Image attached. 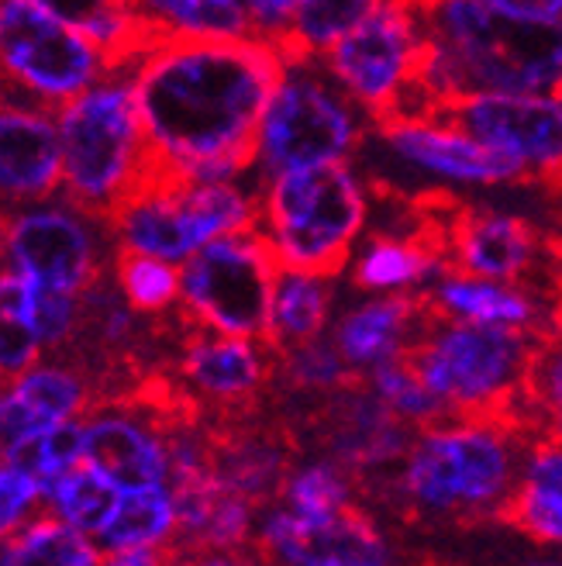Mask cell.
<instances>
[{
  "mask_svg": "<svg viewBox=\"0 0 562 566\" xmlns=\"http://www.w3.org/2000/svg\"><path fill=\"white\" fill-rule=\"evenodd\" d=\"M263 35H170L135 63L131 94L159 180H232L259 159L263 118L287 76Z\"/></svg>",
  "mask_w": 562,
  "mask_h": 566,
  "instance_id": "1",
  "label": "cell"
},
{
  "mask_svg": "<svg viewBox=\"0 0 562 566\" xmlns=\"http://www.w3.org/2000/svg\"><path fill=\"white\" fill-rule=\"evenodd\" d=\"M425 63L393 122H425L456 94H542L562 83V21L508 14L487 0H414Z\"/></svg>",
  "mask_w": 562,
  "mask_h": 566,
  "instance_id": "2",
  "label": "cell"
},
{
  "mask_svg": "<svg viewBox=\"0 0 562 566\" xmlns=\"http://www.w3.org/2000/svg\"><path fill=\"white\" fill-rule=\"evenodd\" d=\"M528 436L515 424L453 418L421 429L397 473V491L407 515L473 525L497 518L500 504L521 484Z\"/></svg>",
  "mask_w": 562,
  "mask_h": 566,
  "instance_id": "3",
  "label": "cell"
},
{
  "mask_svg": "<svg viewBox=\"0 0 562 566\" xmlns=\"http://www.w3.org/2000/svg\"><path fill=\"white\" fill-rule=\"evenodd\" d=\"M539 335L542 332L456 322L432 304L425 328L401 359L456 418L503 421L545 439L524 408V374Z\"/></svg>",
  "mask_w": 562,
  "mask_h": 566,
  "instance_id": "4",
  "label": "cell"
},
{
  "mask_svg": "<svg viewBox=\"0 0 562 566\" xmlns=\"http://www.w3.org/2000/svg\"><path fill=\"white\" fill-rule=\"evenodd\" d=\"M66 205L107 224L142 187L149 149L131 83H94L60 107Z\"/></svg>",
  "mask_w": 562,
  "mask_h": 566,
  "instance_id": "5",
  "label": "cell"
},
{
  "mask_svg": "<svg viewBox=\"0 0 562 566\" xmlns=\"http://www.w3.org/2000/svg\"><path fill=\"white\" fill-rule=\"evenodd\" d=\"M367 224V193L346 163L290 169L269 180L259 205V232L279 270L335 280Z\"/></svg>",
  "mask_w": 562,
  "mask_h": 566,
  "instance_id": "6",
  "label": "cell"
},
{
  "mask_svg": "<svg viewBox=\"0 0 562 566\" xmlns=\"http://www.w3.org/2000/svg\"><path fill=\"white\" fill-rule=\"evenodd\" d=\"M104 229L121 249L180 263L221 235L259 229V205L232 180H159L138 187Z\"/></svg>",
  "mask_w": 562,
  "mask_h": 566,
  "instance_id": "7",
  "label": "cell"
},
{
  "mask_svg": "<svg viewBox=\"0 0 562 566\" xmlns=\"http://www.w3.org/2000/svg\"><path fill=\"white\" fill-rule=\"evenodd\" d=\"M276 276V252L259 229L221 235L183 263L180 311L201 328L266 343Z\"/></svg>",
  "mask_w": 562,
  "mask_h": 566,
  "instance_id": "8",
  "label": "cell"
},
{
  "mask_svg": "<svg viewBox=\"0 0 562 566\" xmlns=\"http://www.w3.org/2000/svg\"><path fill=\"white\" fill-rule=\"evenodd\" d=\"M325 63L339 87L367 107L377 125L390 122L425 63L421 14L411 0H383L370 18H362L325 52Z\"/></svg>",
  "mask_w": 562,
  "mask_h": 566,
  "instance_id": "9",
  "label": "cell"
},
{
  "mask_svg": "<svg viewBox=\"0 0 562 566\" xmlns=\"http://www.w3.org/2000/svg\"><path fill=\"white\" fill-rule=\"evenodd\" d=\"M0 73L45 104H70L107 73L100 49L32 0H0Z\"/></svg>",
  "mask_w": 562,
  "mask_h": 566,
  "instance_id": "10",
  "label": "cell"
},
{
  "mask_svg": "<svg viewBox=\"0 0 562 566\" xmlns=\"http://www.w3.org/2000/svg\"><path fill=\"white\" fill-rule=\"evenodd\" d=\"M362 142L352 107L311 73L290 66L269 101L259 135V159L266 177L290 169L346 163Z\"/></svg>",
  "mask_w": 562,
  "mask_h": 566,
  "instance_id": "11",
  "label": "cell"
},
{
  "mask_svg": "<svg viewBox=\"0 0 562 566\" xmlns=\"http://www.w3.org/2000/svg\"><path fill=\"white\" fill-rule=\"evenodd\" d=\"M287 429L290 436H311L331 463L356 476V488L367 476L401 463L417 436L414 424L397 418L377 398L370 380L321 394V405L307 411L300 424H287Z\"/></svg>",
  "mask_w": 562,
  "mask_h": 566,
  "instance_id": "12",
  "label": "cell"
},
{
  "mask_svg": "<svg viewBox=\"0 0 562 566\" xmlns=\"http://www.w3.org/2000/svg\"><path fill=\"white\" fill-rule=\"evenodd\" d=\"M432 125H448L476 142L515 156L545 184L562 174V111L555 101L536 94H456L445 97L432 115Z\"/></svg>",
  "mask_w": 562,
  "mask_h": 566,
  "instance_id": "13",
  "label": "cell"
},
{
  "mask_svg": "<svg viewBox=\"0 0 562 566\" xmlns=\"http://www.w3.org/2000/svg\"><path fill=\"white\" fill-rule=\"evenodd\" d=\"M177 377L211 418L259 415L266 387L276 380V353L256 338H235L193 325L183 311Z\"/></svg>",
  "mask_w": 562,
  "mask_h": 566,
  "instance_id": "14",
  "label": "cell"
},
{
  "mask_svg": "<svg viewBox=\"0 0 562 566\" xmlns=\"http://www.w3.org/2000/svg\"><path fill=\"white\" fill-rule=\"evenodd\" d=\"M248 546L276 566H397L383 532L359 504L325 518H300L273 504Z\"/></svg>",
  "mask_w": 562,
  "mask_h": 566,
  "instance_id": "15",
  "label": "cell"
},
{
  "mask_svg": "<svg viewBox=\"0 0 562 566\" xmlns=\"http://www.w3.org/2000/svg\"><path fill=\"white\" fill-rule=\"evenodd\" d=\"M91 221L94 218L73 214L70 208H32L8 214L0 252L8 256L11 270L32 276L35 283L83 294L104 280L100 245Z\"/></svg>",
  "mask_w": 562,
  "mask_h": 566,
  "instance_id": "16",
  "label": "cell"
},
{
  "mask_svg": "<svg viewBox=\"0 0 562 566\" xmlns=\"http://www.w3.org/2000/svg\"><path fill=\"white\" fill-rule=\"evenodd\" d=\"M297 439L284 421L266 424L248 418H208V463L224 488L245 497L252 507H273L294 473Z\"/></svg>",
  "mask_w": 562,
  "mask_h": 566,
  "instance_id": "17",
  "label": "cell"
},
{
  "mask_svg": "<svg viewBox=\"0 0 562 566\" xmlns=\"http://www.w3.org/2000/svg\"><path fill=\"white\" fill-rule=\"evenodd\" d=\"M386 146L401 159L414 163L417 169L448 180L463 184H521L536 180L531 169L521 166L515 156L497 153L473 135L448 128V125H432V122H383L377 125Z\"/></svg>",
  "mask_w": 562,
  "mask_h": 566,
  "instance_id": "18",
  "label": "cell"
},
{
  "mask_svg": "<svg viewBox=\"0 0 562 566\" xmlns=\"http://www.w3.org/2000/svg\"><path fill=\"white\" fill-rule=\"evenodd\" d=\"M63 187L60 122L45 111L0 104V201H45Z\"/></svg>",
  "mask_w": 562,
  "mask_h": 566,
  "instance_id": "19",
  "label": "cell"
},
{
  "mask_svg": "<svg viewBox=\"0 0 562 566\" xmlns=\"http://www.w3.org/2000/svg\"><path fill=\"white\" fill-rule=\"evenodd\" d=\"M83 460L125 491L162 488V480L170 476L162 436L128 411L91 415L83 424Z\"/></svg>",
  "mask_w": 562,
  "mask_h": 566,
  "instance_id": "20",
  "label": "cell"
},
{
  "mask_svg": "<svg viewBox=\"0 0 562 566\" xmlns=\"http://www.w3.org/2000/svg\"><path fill=\"white\" fill-rule=\"evenodd\" d=\"M428 315H432V301L425 291L377 297L346 311L339 325H335L331 343L346 356L352 370L362 374L386 359H397L417 338V332L425 328Z\"/></svg>",
  "mask_w": 562,
  "mask_h": 566,
  "instance_id": "21",
  "label": "cell"
},
{
  "mask_svg": "<svg viewBox=\"0 0 562 566\" xmlns=\"http://www.w3.org/2000/svg\"><path fill=\"white\" fill-rule=\"evenodd\" d=\"M52 18L87 35L107 63V73L135 66L146 52L162 45L173 32L149 18L135 0H32Z\"/></svg>",
  "mask_w": 562,
  "mask_h": 566,
  "instance_id": "22",
  "label": "cell"
},
{
  "mask_svg": "<svg viewBox=\"0 0 562 566\" xmlns=\"http://www.w3.org/2000/svg\"><path fill=\"white\" fill-rule=\"evenodd\" d=\"M428 301L442 311L445 318L473 322V325H500V328H521L539 332V307L536 297L521 287L463 273H442V280L432 291H425Z\"/></svg>",
  "mask_w": 562,
  "mask_h": 566,
  "instance_id": "23",
  "label": "cell"
},
{
  "mask_svg": "<svg viewBox=\"0 0 562 566\" xmlns=\"http://www.w3.org/2000/svg\"><path fill=\"white\" fill-rule=\"evenodd\" d=\"M331 315V283L325 276L279 270L273 287V311L266 346L279 356L321 338Z\"/></svg>",
  "mask_w": 562,
  "mask_h": 566,
  "instance_id": "24",
  "label": "cell"
},
{
  "mask_svg": "<svg viewBox=\"0 0 562 566\" xmlns=\"http://www.w3.org/2000/svg\"><path fill=\"white\" fill-rule=\"evenodd\" d=\"M380 4L383 0H297L287 28L269 42L279 49L287 66H307Z\"/></svg>",
  "mask_w": 562,
  "mask_h": 566,
  "instance_id": "25",
  "label": "cell"
},
{
  "mask_svg": "<svg viewBox=\"0 0 562 566\" xmlns=\"http://www.w3.org/2000/svg\"><path fill=\"white\" fill-rule=\"evenodd\" d=\"M442 273H445V260L432 239L414 232L404 235L390 232V235H373L367 242L352 270V283L362 291H401Z\"/></svg>",
  "mask_w": 562,
  "mask_h": 566,
  "instance_id": "26",
  "label": "cell"
},
{
  "mask_svg": "<svg viewBox=\"0 0 562 566\" xmlns=\"http://www.w3.org/2000/svg\"><path fill=\"white\" fill-rule=\"evenodd\" d=\"M177 532V504L170 488L125 491L115 515L100 532V553H131L166 546Z\"/></svg>",
  "mask_w": 562,
  "mask_h": 566,
  "instance_id": "27",
  "label": "cell"
},
{
  "mask_svg": "<svg viewBox=\"0 0 562 566\" xmlns=\"http://www.w3.org/2000/svg\"><path fill=\"white\" fill-rule=\"evenodd\" d=\"M42 343L32 328V276L0 270V387L35 370Z\"/></svg>",
  "mask_w": 562,
  "mask_h": 566,
  "instance_id": "28",
  "label": "cell"
},
{
  "mask_svg": "<svg viewBox=\"0 0 562 566\" xmlns=\"http://www.w3.org/2000/svg\"><path fill=\"white\" fill-rule=\"evenodd\" d=\"M100 549L63 518H35L0 546V566H97Z\"/></svg>",
  "mask_w": 562,
  "mask_h": 566,
  "instance_id": "29",
  "label": "cell"
},
{
  "mask_svg": "<svg viewBox=\"0 0 562 566\" xmlns=\"http://www.w3.org/2000/svg\"><path fill=\"white\" fill-rule=\"evenodd\" d=\"M11 390L49 421L91 418L97 411L94 380L83 370H76V366H70V363L35 366V370H28L24 377H18L11 384Z\"/></svg>",
  "mask_w": 562,
  "mask_h": 566,
  "instance_id": "30",
  "label": "cell"
},
{
  "mask_svg": "<svg viewBox=\"0 0 562 566\" xmlns=\"http://www.w3.org/2000/svg\"><path fill=\"white\" fill-rule=\"evenodd\" d=\"M4 460L11 470L32 476L42 497L49 501V494L60 488V480L83 463V424L55 421L32 439L18 442Z\"/></svg>",
  "mask_w": 562,
  "mask_h": 566,
  "instance_id": "31",
  "label": "cell"
},
{
  "mask_svg": "<svg viewBox=\"0 0 562 566\" xmlns=\"http://www.w3.org/2000/svg\"><path fill=\"white\" fill-rule=\"evenodd\" d=\"M149 18L170 28L173 35H214L245 39L259 35L252 14L238 0H135Z\"/></svg>",
  "mask_w": 562,
  "mask_h": 566,
  "instance_id": "32",
  "label": "cell"
},
{
  "mask_svg": "<svg viewBox=\"0 0 562 566\" xmlns=\"http://www.w3.org/2000/svg\"><path fill=\"white\" fill-rule=\"evenodd\" d=\"M115 287L135 315L166 318L180 301V270L146 252L121 249L115 252Z\"/></svg>",
  "mask_w": 562,
  "mask_h": 566,
  "instance_id": "33",
  "label": "cell"
},
{
  "mask_svg": "<svg viewBox=\"0 0 562 566\" xmlns=\"http://www.w3.org/2000/svg\"><path fill=\"white\" fill-rule=\"evenodd\" d=\"M118 488L110 484V480L94 470L87 460H83L76 470H70L60 488L49 494V504L55 507V515H60L66 525H73L76 532H104V525L110 522L118 507Z\"/></svg>",
  "mask_w": 562,
  "mask_h": 566,
  "instance_id": "34",
  "label": "cell"
},
{
  "mask_svg": "<svg viewBox=\"0 0 562 566\" xmlns=\"http://www.w3.org/2000/svg\"><path fill=\"white\" fill-rule=\"evenodd\" d=\"M352 497H356V476L339 463L318 460L307 467H294L284 494H279V504L300 518H325L349 507Z\"/></svg>",
  "mask_w": 562,
  "mask_h": 566,
  "instance_id": "35",
  "label": "cell"
},
{
  "mask_svg": "<svg viewBox=\"0 0 562 566\" xmlns=\"http://www.w3.org/2000/svg\"><path fill=\"white\" fill-rule=\"evenodd\" d=\"M276 380H284L290 390H300V394H331V390L367 384V377L352 370L346 356L335 349V343H325V338L279 353Z\"/></svg>",
  "mask_w": 562,
  "mask_h": 566,
  "instance_id": "36",
  "label": "cell"
},
{
  "mask_svg": "<svg viewBox=\"0 0 562 566\" xmlns=\"http://www.w3.org/2000/svg\"><path fill=\"white\" fill-rule=\"evenodd\" d=\"M370 387L377 390V398L397 415L404 418L414 429H432V424L442 421H453L456 415L445 408V401H438L435 394L421 384V377L411 370V366L397 356V359H386L380 366L370 370Z\"/></svg>",
  "mask_w": 562,
  "mask_h": 566,
  "instance_id": "37",
  "label": "cell"
},
{
  "mask_svg": "<svg viewBox=\"0 0 562 566\" xmlns=\"http://www.w3.org/2000/svg\"><path fill=\"white\" fill-rule=\"evenodd\" d=\"M497 522L518 528L521 535L545 546H562V494L521 480L511 497L500 504Z\"/></svg>",
  "mask_w": 562,
  "mask_h": 566,
  "instance_id": "38",
  "label": "cell"
},
{
  "mask_svg": "<svg viewBox=\"0 0 562 566\" xmlns=\"http://www.w3.org/2000/svg\"><path fill=\"white\" fill-rule=\"evenodd\" d=\"M79 325V294H66L32 280V328L42 349L63 353Z\"/></svg>",
  "mask_w": 562,
  "mask_h": 566,
  "instance_id": "39",
  "label": "cell"
},
{
  "mask_svg": "<svg viewBox=\"0 0 562 566\" xmlns=\"http://www.w3.org/2000/svg\"><path fill=\"white\" fill-rule=\"evenodd\" d=\"M42 491L32 476H24L18 470H0V546H4L11 535L28 525V515L39 504Z\"/></svg>",
  "mask_w": 562,
  "mask_h": 566,
  "instance_id": "40",
  "label": "cell"
},
{
  "mask_svg": "<svg viewBox=\"0 0 562 566\" xmlns=\"http://www.w3.org/2000/svg\"><path fill=\"white\" fill-rule=\"evenodd\" d=\"M49 424H55V421L42 418L24 398H18L11 387L0 390V452H4V457L18 442L32 439L35 432L49 429Z\"/></svg>",
  "mask_w": 562,
  "mask_h": 566,
  "instance_id": "41",
  "label": "cell"
},
{
  "mask_svg": "<svg viewBox=\"0 0 562 566\" xmlns=\"http://www.w3.org/2000/svg\"><path fill=\"white\" fill-rule=\"evenodd\" d=\"M521 480H528V484H536V488L562 494V446L552 442L549 436L531 442L528 457H524Z\"/></svg>",
  "mask_w": 562,
  "mask_h": 566,
  "instance_id": "42",
  "label": "cell"
},
{
  "mask_svg": "<svg viewBox=\"0 0 562 566\" xmlns=\"http://www.w3.org/2000/svg\"><path fill=\"white\" fill-rule=\"evenodd\" d=\"M238 4L252 14V21H256V32L263 39H273L287 28L297 0H238Z\"/></svg>",
  "mask_w": 562,
  "mask_h": 566,
  "instance_id": "43",
  "label": "cell"
},
{
  "mask_svg": "<svg viewBox=\"0 0 562 566\" xmlns=\"http://www.w3.org/2000/svg\"><path fill=\"white\" fill-rule=\"evenodd\" d=\"M487 4L521 14V18H542V21H562V0H487Z\"/></svg>",
  "mask_w": 562,
  "mask_h": 566,
  "instance_id": "44",
  "label": "cell"
},
{
  "mask_svg": "<svg viewBox=\"0 0 562 566\" xmlns=\"http://www.w3.org/2000/svg\"><path fill=\"white\" fill-rule=\"evenodd\" d=\"M107 566H173V553L170 546L131 549V553H118V559H110Z\"/></svg>",
  "mask_w": 562,
  "mask_h": 566,
  "instance_id": "45",
  "label": "cell"
},
{
  "mask_svg": "<svg viewBox=\"0 0 562 566\" xmlns=\"http://www.w3.org/2000/svg\"><path fill=\"white\" fill-rule=\"evenodd\" d=\"M173 566H242V559L238 553H173Z\"/></svg>",
  "mask_w": 562,
  "mask_h": 566,
  "instance_id": "46",
  "label": "cell"
},
{
  "mask_svg": "<svg viewBox=\"0 0 562 566\" xmlns=\"http://www.w3.org/2000/svg\"><path fill=\"white\" fill-rule=\"evenodd\" d=\"M238 553V559H242V566H276V563H269L266 556H259L252 546H245V549H235Z\"/></svg>",
  "mask_w": 562,
  "mask_h": 566,
  "instance_id": "47",
  "label": "cell"
},
{
  "mask_svg": "<svg viewBox=\"0 0 562 566\" xmlns=\"http://www.w3.org/2000/svg\"><path fill=\"white\" fill-rule=\"evenodd\" d=\"M549 439L562 446V408H555V411L549 415Z\"/></svg>",
  "mask_w": 562,
  "mask_h": 566,
  "instance_id": "48",
  "label": "cell"
},
{
  "mask_svg": "<svg viewBox=\"0 0 562 566\" xmlns=\"http://www.w3.org/2000/svg\"><path fill=\"white\" fill-rule=\"evenodd\" d=\"M552 97H555V107H559V111H562V83H559V87H555V91H552Z\"/></svg>",
  "mask_w": 562,
  "mask_h": 566,
  "instance_id": "49",
  "label": "cell"
},
{
  "mask_svg": "<svg viewBox=\"0 0 562 566\" xmlns=\"http://www.w3.org/2000/svg\"><path fill=\"white\" fill-rule=\"evenodd\" d=\"M4 221H8V214H0V239H4Z\"/></svg>",
  "mask_w": 562,
  "mask_h": 566,
  "instance_id": "50",
  "label": "cell"
},
{
  "mask_svg": "<svg viewBox=\"0 0 562 566\" xmlns=\"http://www.w3.org/2000/svg\"><path fill=\"white\" fill-rule=\"evenodd\" d=\"M531 566H562V563H531Z\"/></svg>",
  "mask_w": 562,
  "mask_h": 566,
  "instance_id": "51",
  "label": "cell"
},
{
  "mask_svg": "<svg viewBox=\"0 0 562 566\" xmlns=\"http://www.w3.org/2000/svg\"><path fill=\"white\" fill-rule=\"evenodd\" d=\"M421 566H445V563H435V559H428V563H421Z\"/></svg>",
  "mask_w": 562,
  "mask_h": 566,
  "instance_id": "52",
  "label": "cell"
},
{
  "mask_svg": "<svg viewBox=\"0 0 562 566\" xmlns=\"http://www.w3.org/2000/svg\"><path fill=\"white\" fill-rule=\"evenodd\" d=\"M0 460H4V452H0Z\"/></svg>",
  "mask_w": 562,
  "mask_h": 566,
  "instance_id": "53",
  "label": "cell"
}]
</instances>
